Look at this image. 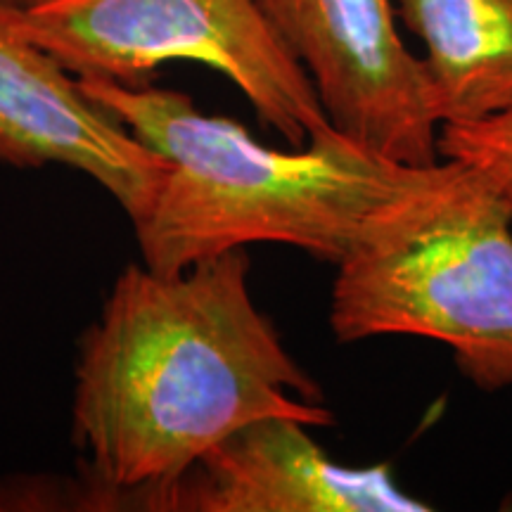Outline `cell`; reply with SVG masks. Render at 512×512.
<instances>
[{
	"mask_svg": "<svg viewBox=\"0 0 512 512\" xmlns=\"http://www.w3.org/2000/svg\"><path fill=\"white\" fill-rule=\"evenodd\" d=\"M275 34L344 136L408 166L439 162V114L422 57L396 27L394 0H259Z\"/></svg>",
	"mask_w": 512,
	"mask_h": 512,
	"instance_id": "cell-5",
	"label": "cell"
},
{
	"mask_svg": "<svg viewBox=\"0 0 512 512\" xmlns=\"http://www.w3.org/2000/svg\"><path fill=\"white\" fill-rule=\"evenodd\" d=\"M230 249L178 273L128 264L79 339L72 441L81 503L131 510L261 418L330 427L323 387L287 351Z\"/></svg>",
	"mask_w": 512,
	"mask_h": 512,
	"instance_id": "cell-1",
	"label": "cell"
},
{
	"mask_svg": "<svg viewBox=\"0 0 512 512\" xmlns=\"http://www.w3.org/2000/svg\"><path fill=\"white\" fill-rule=\"evenodd\" d=\"M12 3H17V5H31V3H38V0H12Z\"/></svg>",
	"mask_w": 512,
	"mask_h": 512,
	"instance_id": "cell-10",
	"label": "cell"
},
{
	"mask_svg": "<svg viewBox=\"0 0 512 512\" xmlns=\"http://www.w3.org/2000/svg\"><path fill=\"white\" fill-rule=\"evenodd\" d=\"M79 83L166 162L155 200L131 223L140 261L157 273L264 242L337 266L370 223L430 181L439 164L394 162L335 126L273 150L235 119L200 112L181 91Z\"/></svg>",
	"mask_w": 512,
	"mask_h": 512,
	"instance_id": "cell-2",
	"label": "cell"
},
{
	"mask_svg": "<svg viewBox=\"0 0 512 512\" xmlns=\"http://www.w3.org/2000/svg\"><path fill=\"white\" fill-rule=\"evenodd\" d=\"M394 8L425 46L441 124L512 105V0H396Z\"/></svg>",
	"mask_w": 512,
	"mask_h": 512,
	"instance_id": "cell-8",
	"label": "cell"
},
{
	"mask_svg": "<svg viewBox=\"0 0 512 512\" xmlns=\"http://www.w3.org/2000/svg\"><path fill=\"white\" fill-rule=\"evenodd\" d=\"M437 150L439 159L482 166L512 207V105L477 121L441 124Z\"/></svg>",
	"mask_w": 512,
	"mask_h": 512,
	"instance_id": "cell-9",
	"label": "cell"
},
{
	"mask_svg": "<svg viewBox=\"0 0 512 512\" xmlns=\"http://www.w3.org/2000/svg\"><path fill=\"white\" fill-rule=\"evenodd\" d=\"M337 342L422 337L482 392L512 387V207L482 166L439 159L337 264Z\"/></svg>",
	"mask_w": 512,
	"mask_h": 512,
	"instance_id": "cell-3",
	"label": "cell"
},
{
	"mask_svg": "<svg viewBox=\"0 0 512 512\" xmlns=\"http://www.w3.org/2000/svg\"><path fill=\"white\" fill-rule=\"evenodd\" d=\"M0 164L79 171L98 183L131 223L145 214L166 174L162 157L19 31L12 0H0Z\"/></svg>",
	"mask_w": 512,
	"mask_h": 512,
	"instance_id": "cell-6",
	"label": "cell"
},
{
	"mask_svg": "<svg viewBox=\"0 0 512 512\" xmlns=\"http://www.w3.org/2000/svg\"><path fill=\"white\" fill-rule=\"evenodd\" d=\"M150 512H427L387 465L332 460L292 418H261L209 448L174 484L138 498Z\"/></svg>",
	"mask_w": 512,
	"mask_h": 512,
	"instance_id": "cell-7",
	"label": "cell"
},
{
	"mask_svg": "<svg viewBox=\"0 0 512 512\" xmlns=\"http://www.w3.org/2000/svg\"><path fill=\"white\" fill-rule=\"evenodd\" d=\"M15 24L76 79L145 86L169 62L226 76L290 147L332 126L259 0H38Z\"/></svg>",
	"mask_w": 512,
	"mask_h": 512,
	"instance_id": "cell-4",
	"label": "cell"
}]
</instances>
